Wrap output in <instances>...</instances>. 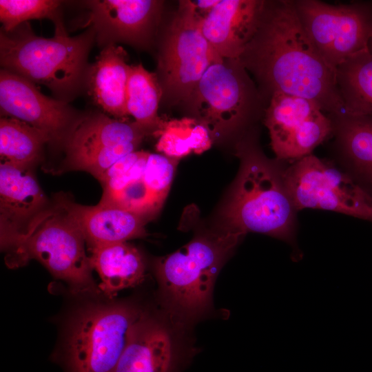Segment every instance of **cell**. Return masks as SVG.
Instances as JSON below:
<instances>
[{"mask_svg": "<svg viewBox=\"0 0 372 372\" xmlns=\"http://www.w3.org/2000/svg\"><path fill=\"white\" fill-rule=\"evenodd\" d=\"M238 59L268 103L280 92L311 100L328 115L344 112L335 70L307 36L293 0L265 1L258 28Z\"/></svg>", "mask_w": 372, "mask_h": 372, "instance_id": "1", "label": "cell"}, {"mask_svg": "<svg viewBox=\"0 0 372 372\" xmlns=\"http://www.w3.org/2000/svg\"><path fill=\"white\" fill-rule=\"evenodd\" d=\"M255 135L238 144L241 169L223 212L221 236L239 241L248 232L267 234L293 245L297 209L289 195L281 161L269 160Z\"/></svg>", "mask_w": 372, "mask_h": 372, "instance_id": "2", "label": "cell"}, {"mask_svg": "<svg viewBox=\"0 0 372 372\" xmlns=\"http://www.w3.org/2000/svg\"><path fill=\"white\" fill-rule=\"evenodd\" d=\"M54 24L52 38L35 35L28 22L9 32L1 29L0 63L2 69L48 87L66 102L85 82L95 32L90 27L70 37L62 20Z\"/></svg>", "mask_w": 372, "mask_h": 372, "instance_id": "3", "label": "cell"}, {"mask_svg": "<svg viewBox=\"0 0 372 372\" xmlns=\"http://www.w3.org/2000/svg\"><path fill=\"white\" fill-rule=\"evenodd\" d=\"M237 242L220 235L214 239L197 237L155 265L165 305L172 316L190 322L206 314L225 256Z\"/></svg>", "mask_w": 372, "mask_h": 372, "instance_id": "4", "label": "cell"}, {"mask_svg": "<svg viewBox=\"0 0 372 372\" xmlns=\"http://www.w3.org/2000/svg\"><path fill=\"white\" fill-rule=\"evenodd\" d=\"M267 105L239 59H223L208 68L185 107L213 139L243 132Z\"/></svg>", "mask_w": 372, "mask_h": 372, "instance_id": "5", "label": "cell"}, {"mask_svg": "<svg viewBox=\"0 0 372 372\" xmlns=\"http://www.w3.org/2000/svg\"><path fill=\"white\" fill-rule=\"evenodd\" d=\"M85 242L77 225L56 200L9 250L7 263L19 267L35 259L66 282L74 292L96 291Z\"/></svg>", "mask_w": 372, "mask_h": 372, "instance_id": "6", "label": "cell"}, {"mask_svg": "<svg viewBox=\"0 0 372 372\" xmlns=\"http://www.w3.org/2000/svg\"><path fill=\"white\" fill-rule=\"evenodd\" d=\"M191 1H180L161 41L156 76L161 101L187 103L208 68L221 61L204 37Z\"/></svg>", "mask_w": 372, "mask_h": 372, "instance_id": "7", "label": "cell"}, {"mask_svg": "<svg viewBox=\"0 0 372 372\" xmlns=\"http://www.w3.org/2000/svg\"><path fill=\"white\" fill-rule=\"evenodd\" d=\"M141 313L123 303L90 305L79 311L66 342L68 372H113Z\"/></svg>", "mask_w": 372, "mask_h": 372, "instance_id": "8", "label": "cell"}, {"mask_svg": "<svg viewBox=\"0 0 372 372\" xmlns=\"http://www.w3.org/2000/svg\"><path fill=\"white\" fill-rule=\"evenodd\" d=\"M296 209L328 210L372 223V195L344 169L309 154L284 169Z\"/></svg>", "mask_w": 372, "mask_h": 372, "instance_id": "9", "label": "cell"}, {"mask_svg": "<svg viewBox=\"0 0 372 372\" xmlns=\"http://www.w3.org/2000/svg\"><path fill=\"white\" fill-rule=\"evenodd\" d=\"M300 21L322 57L333 69L369 50L372 37V3L329 4L293 0Z\"/></svg>", "mask_w": 372, "mask_h": 372, "instance_id": "10", "label": "cell"}, {"mask_svg": "<svg viewBox=\"0 0 372 372\" xmlns=\"http://www.w3.org/2000/svg\"><path fill=\"white\" fill-rule=\"evenodd\" d=\"M178 159L134 151L120 158L99 179L100 203L115 205L145 219L161 207L170 187Z\"/></svg>", "mask_w": 372, "mask_h": 372, "instance_id": "11", "label": "cell"}, {"mask_svg": "<svg viewBox=\"0 0 372 372\" xmlns=\"http://www.w3.org/2000/svg\"><path fill=\"white\" fill-rule=\"evenodd\" d=\"M276 159L294 162L332 136L333 123L314 101L285 93L273 94L263 115Z\"/></svg>", "mask_w": 372, "mask_h": 372, "instance_id": "12", "label": "cell"}, {"mask_svg": "<svg viewBox=\"0 0 372 372\" xmlns=\"http://www.w3.org/2000/svg\"><path fill=\"white\" fill-rule=\"evenodd\" d=\"M0 110L3 116L29 124L56 144L65 142L79 119L67 102L45 96L35 83L3 69L0 71Z\"/></svg>", "mask_w": 372, "mask_h": 372, "instance_id": "13", "label": "cell"}, {"mask_svg": "<svg viewBox=\"0 0 372 372\" xmlns=\"http://www.w3.org/2000/svg\"><path fill=\"white\" fill-rule=\"evenodd\" d=\"M87 23L103 48L118 42L146 47L158 24L163 1L155 0H102L86 2Z\"/></svg>", "mask_w": 372, "mask_h": 372, "instance_id": "14", "label": "cell"}, {"mask_svg": "<svg viewBox=\"0 0 372 372\" xmlns=\"http://www.w3.org/2000/svg\"><path fill=\"white\" fill-rule=\"evenodd\" d=\"M31 167L1 162V243L8 250L27 234L32 223L50 205Z\"/></svg>", "mask_w": 372, "mask_h": 372, "instance_id": "15", "label": "cell"}, {"mask_svg": "<svg viewBox=\"0 0 372 372\" xmlns=\"http://www.w3.org/2000/svg\"><path fill=\"white\" fill-rule=\"evenodd\" d=\"M265 0H220L200 22V30L222 59H238L254 36Z\"/></svg>", "mask_w": 372, "mask_h": 372, "instance_id": "16", "label": "cell"}, {"mask_svg": "<svg viewBox=\"0 0 372 372\" xmlns=\"http://www.w3.org/2000/svg\"><path fill=\"white\" fill-rule=\"evenodd\" d=\"M178 363L169 327L142 312L113 372H176Z\"/></svg>", "mask_w": 372, "mask_h": 372, "instance_id": "17", "label": "cell"}, {"mask_svg": "<svg viewBox=\"0 0 372 372\" xmlns=\"http://www.w3.org/2000/svg\"><path fill=\"white\" fill-rule=\"evenodd\" d=\"M57 200L77 225L91 248L147 235L146 219L131 211L100 203L94 206L83 205L63 196Z\"/></svg>", "mask_w": 372, "mask_h": 372, "instance_id": "18", "label": "cell"}, {"mask_svg": "<svg viewBox=\"0 0 372 372\" xmlns=\"http://www.w3.org/2000/svg\"><path fill=\"white\" fill-rule=\"evenodd\" d=\"M329 116L344 170L372 195V116L344 112Z\"/></svg>", "mask_w": 372, "mask_h": 372, "instance_id": "19", "label": "cell"}, {"mask_svg": "<svg viewBox=\"0 0 372 372\" xmlns=\"http://www.w3.org/2000/svg\"><path fill=\"white\" fill-rule=\"evenodd\" d=\"M126 51L116 44L104 48L88 68L85 79L94 102L115 118L125 119L126 88L130 65Z\"/></svg>", "mask_w": 372, "mask_h": 372, "instance_id": "20", "label": "cell"}, {"mask_svg": "<svg viewBox=\"0 0 372 372\" xmlns=\"http://www.w3.org/2000/svg\"><path fill=\"white\" fill-rule=\"evenodd\" d=\"M150 134L153 135L151 130L135 121L111 118L101 113L90 114L79 118L68 135L64 142L65 161L107 147L141 143Z\"/></svg>", "mask_w": 372, "mask_h": 372, "instance_id": "21", "label": "cell"}, {"mask_svg": "<svg viewBox=\"0 0 372 372\" xmlns=\"http://www.w3.org/2000/svg\"><path fill=\"white\" fill-rule=\"evenodd\" d=\"M90 264L100 279L99 287L109 297L140 284L145 276V265L139 251L126 242L91 248Z\"/></svg>", "mask_w": 372, "mask_h": 372, "instance_id": "22", "label": "cell"}, {"mask_svg": "<svg viewBox=\"0 0 372 372\" xmlns=\"http://www.w3.org/2000/svg\"><path fill=\"white\" fill-rule=\"evenodd\" d=\"M344 112L372 116V54L362 51L335 69Z\"/></svg>", "mask_w": 372, "mask_h": 372, "instance_id": "23", "label": "cell"}, {"mask_svg": "<svg viewBox=\"0 0 372 372\" xmlns=\"http://www.w3.org/2000/svg\"><path fill=\"white\" fill-rule=\"evenodd\" d=\"M153 135L157 137V151L176 159L192 152L201 154L210 148L213 141L207 127L191 116L169 119L161 117Z\"/></svg>", "mask_w": 372, "mask_h": 372, "instance_id": "24", "label": "cell"}, {"mask_svg": "<svg viewBox=\"0 0 372 372\" xmlns=\"http://www.w3.org/2000/svg\"><path fill=\"white\" fill-rule=\"evenodd\" d=\"M162 90L156 73L139 63L131 65L126 88V110L139 125L154 134L161 122L158 110Z\"/></svg>", "mask_w": 372, "mask_h": 372, "instance_id": "25", "label": "cell"}, {"mask_svg": "<svg viewBox=\"0 0 372 372\" xmlns=\"http://www.w3.org/2000/svg\"><path fill=\"white\" fill-rule=\"evenodd\" d=\"M50 138L43 132L19 119L0 120V154L3 161L32 167L40 158Z\"/></svg>", "mask_w": 372, "mask_h": 372, "instance_id": "26", "label": "cell"}, {"mask_svg": "<svg viewBox=\"0 0 372 372\" xmlns=\"http://www.w3.org/2000/svg\"><path fill=\"white\" fill-rule=\"evenodd\" d=\"M60 6L55 0H1V30L9 32L33 19H49L55 23L62 20Z\"/></svg>", "mask_w": 372, "mask_h": 372, "instance_id": "27", "label": "cell"}, {"mask_svg": "<svg viewBox=\"0 0 372 372\" xmlns=\"http://www.w3.org/2000/svg\"><path fill=\"white\" fill-rule=\"evenodd\" d=\"M140 143H123L97 149L65 161V170H81L97 180L120 158L136 151Z\"/></svg>", "mask_w": 372, "mask_h": 372, "instance_id": "28", "label": "cell"}, {"mask_svg": "<svg viewBox=\"0 0 372 372\" xmlns=\"http://www.w3.org/2000/svg\"><path fill=\"white\" fill-rule=\"evenodd\" d=\"M194 11L202 21L219 3L220 0L191 1Z\"/></svg>", "mask_w": 372, "mask_h": 372, "instance_id": "29", "label": "cell"}, {"mask_svg": "<svg viewBox=\"0 0 372 372\" xmlns=\"http://www.w3.org/2000/svg\"><path fill=\"white\" fill-rule=\"evenodd\" d=\"M369 50L372 54V37L369 43Z\"/></svg>", "mask_w": 372, "mask_h": 372, "instance_id": "30", "label": "cell"}]
</instances>
